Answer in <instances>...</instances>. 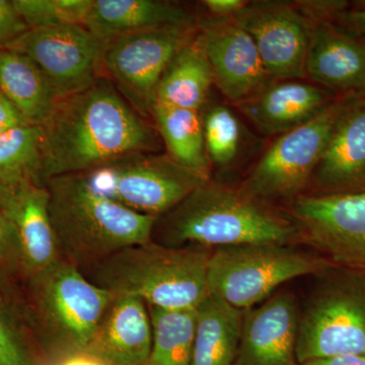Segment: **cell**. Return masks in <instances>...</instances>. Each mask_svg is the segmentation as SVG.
<instances>
[{
    "label": "cell",
    "instance_id": "4",
    "mask_svg": "<svg viewBox=\"0 0 365 365\" xmlns=\"http://www.w3.org/2000/svg\"><path fill=\"white\" fill-rule=\"evenodd\" d=\"M49 213L62 258L81 269L120 250L151 242L157 217L102 195L83 175L46 182Z\"/></svg>",
    "mask_w": 365,
    "mask_h": 365
},
{
    "label": "cell",
    "instance_id": "21",
    "mask_svg": "<svg viewBox=\"0 0 365 365\" xmlns=\"http://www.w3.org/2000/svg\"><path fill=\"white\" fill-rule=\"evenodd\" d=\"M194 16L178 4L158 0H93L85 26L108 43L128 34L194 26Z\"/></svg>",
    "mask_w": 365,
    "mask_h": 365
},
{
    "label": "cell",
    "instance_id": "5",
    "mask_svg": "<svg viewBox=\"0 0 365 365\" xmlns=\"http://www.w3.org/2000/svg\"><path fill=\"white\" fill-rule=\"evenodd\" d=\"M113 297L64 259L26 278L21 307L45 362L86 351Z\"/></svg>",
    "mask_w": 365,
    "mask_h": 365
},
{
    "label": "cell",
    "instance_id": "25",
    "mask_svg": "<svg viewBox=\"0 0 365 365\" xmlns=\"http://www.w3.org/2000/svg\"><path fill=\"white\" fill-rule=\"evenodd\" d=\"M150 113L167 155L185 169L210 178L211 163L204 143L201 112L153 104Z\"/></svg>",
    "mask_w": 365,
    "mask_h": 365
},
{
    "label": "cell",
    "instance_id": "15",
    "mask_svg": "<svg viewBox=\"0 0 365 365\" xmlns=\"http://www.w3.org/2000/svg\"><path fill=\"white\" fill-rule=\"evenodd\" d=\"M299 317L295 297L284 292L245 311L234 365H299L295 351Z\"/></svg>",
    "mask_w": 365,
    "mask_h": 365
},
{
    "label": "cell",
    "instance_id": "9",
    "mask_svg": "<svg viewBox=\"0 0 365 365\" xmlns=\"http://www.w3.org/2000/svg\"><path fill=\"white\" fill-rule=\"evenodd\" d=\"M346 97L335 98L307 123L280 134L255 165L242 189L266 203L299 197L312 181Z\"/></svg>",
    "mask_w": 365,
    "mask_h": 365
},
{
    "label": "cell",
    "instance_id": "33",
    "mask_svg": "<svg viewBox=\"0 0 365 365\" xmlns=\"http://www.w3.org/2000/svg\"><path fill=\"white\" fill-rule=\"evenodd\" d=\"M297 9L313 24L334 23L341 13L349 6L342 0H322V1L294 2Z\"/></svg>",
    "mask_w": 365,
    "mask_h": 365
},
{
    "label": "cell",
    "instance_id": "10",
    "mask_svg": "<svg viewBox=\"0 0 365 365\" xmlns=\"http://www.w3.org/2000/svg\"><path fill=\"white\" fill-rule=\"evenodd\" d=\"M292 218L304 240L336 267L365 273V192L299 195Z\"/></svg>",
    "mask_w": 365,
    "mask_h": 365
},
{
    "label": "cell",
    "instance_id": "29",
    "mask_svg": "<svg viewBox=\"0 0 365 365\" xmlns=\"http://www.w3.org/2000/svg\"><path fill=\"white\" fill-rule=\"evenodd\" d=\"M204 143L209 162L227 168L237 160L241 150L242 130L239 118L227 106L213 105L202 115Z\"/></svg>",
    "mask_w": 365,
    "mask_h": 365
},
{
    "label": "cell",
    "instance_id": "40",
    "mask_svg": "<svg viewBox=\"0 0 365 365\" xmlns=\"http://www.w3.org/2000/svg\"><path fill=\"white\" fill-rule=\"evenodd\" d=\"M364 192H365V188H364Z\"/></svg>",
    "mask_w": 365,
    "mask_h": 365
},
{
    "label": "cell",
    "instance_id": "8",
    "mask_svg": "<svg viewBox=\"0 0 365 365\" xmlns=\"http://www.w3.org/2000/svg\"><path fill=\"white\" fill-rule=\"evenodd\" d=\"M81 175L102 195L157 218L210 179L185 169L168 155L148 153L126 155Z\"/></svg>",
    "mask_w": 365,
    "mask_h": 365
},
{
    "label": "cell",
    "instance_id": "17",
    "mask_svg": "<svg viewBox=\"0 0 365 365\" xmlns=\"http://www.w3.org/2000/svg\"><path fill=\"white\" fill-rule=\"evenodd\" d=\"M0 208L16 230L25 279L63 259L50 218L49 193L46 186L25 182L7 188L0 200Z\"/></svg>",
    "mask_w": 365,
    "mask_h": 365
},
{
    "label": "cell",
    "instance_id": "22",
    "mask_svg": "<svg viewBox=\"0 0 365 365\" xmlns=\"http://www.w3.org/2000/svg\"><path fill=\"white\" fill-rule=\"evenodd\" d=\"M0 91L29 124L38 126L47 122L59 101L39 66L16 50H0Z\"/></svg>",
    "mask_w": 365,
    "mask_h": 365
},
{
    "label": "cell",
    "instance_id": "34",
    "mask_svg": "<svg viewBox=\"0 0 365 365\" xmlns=\"http://www.w3.org/2000/svg\"><path fill=\"white\" fill-rule=\"evenodd\" d=\"M334 24L365 43V9H347L337 16Z\"/></svg>",
    "mask_w": 365,
    "mask_h": 365
},
{
    "label": "cell",
    "instance_id": "19",
    "mask_svg": "<svg viewBox=\"0 0 365 365\" xmlns=\"http://www.w3.org/2000/svg\"><path fill=\"white\" fill-rule=\"evenodd\" d=\"M153 343L143 300L114 295L86 351L108 365H148Z\"/></svg>",
    "mask_w": 365,
    "mask_h": 365
},
{
    "label": "cell",
    "instance_id": "12",
    "mask_svg": "<svg viewBox=\"0 0 365 365\" xmlns=\"http://www.w3.org/2000/svg\"><path fill=\"white\" fill-rule=\"evenodd\" d=\"M105 46L86 26H60L29 30L7 49L30 57L61 100L97 83Z\"/></svg>",
    "mask_w": 365,
    "mask_h": 365
},
{
    "label": "cell",
    "instance_id": "36",
    "mask_svg": "<svg viewBox=\"0 0 365 365\" xmlns=\"http://www.w3.org/2000/svg\"><path fill=\"white\" fill-rule=\"evenodd\" d=\"M248 1L245 0H205L203 6L215 19H230L241 11Z\"/></svg>",
    "mask_w": 365,
    "mask_h": 365
},
{
    "label": "cell",
    "instance_id": "1",
    "mask_svg": "<svg viewBox=\"0 0 365 365\" xmlns=\"http://www.w3.org/2000/svg\"><path fill=\"white\" fill-rule=\"evenodd\" d=\"M43 184L85 174L133 153H155L157 133L112 83L61 98L42 126Z\"/></svg>",
    "mask_w": 365,
    "mask_h": 365
},
{
    "label": "cell",
    "instance_id": "3",
    "mask_svg": "<svg viewBox=\"0 0 365 365\" xmlns=\"http://www.w3.org/2000/svg\"><path fill=\"white\" fill-rule=\"evenodd\" d=\"M212 250L134 245L79 269L113 295L143 300L162 309H197L209 297L207 271Z\"/></svg>",
    "mask_w": 365,
    "mask_h": 365
},
{
    "label": "cell",
    "instance_id": "30",
    "mask_svg": "<svg viewBox=\"0 0 365 365\" xmlns=\"http://www.w3.org/2000/svg\"><path fill=\"white\" fill-rule=\"evenodd\" d=\"M30 30L60 26H83L93 0H13Z\"/></svg>",
    "mask_w": 365,
    "mask_h": 365
},
{
    "label": "cell",
    "instance_id": "27",
    "mask_svg": "<svg viewBox=\"0 0 365 365\" xmlns=\"http://www.w3.org/2000/svg\"><path fill=\"white\" fill-rule=\"evenodd\" d=\"M42 126L25 124L0 134V184L7 188L25 182L43 185Z\"/></svg>",
    "mask_w": 365,
    "mask_h": 365
},
{
    "label": "cell",
    "instance_id": "6",
    "mask_svg": "<svg viewBox=\"0 0 365 365\" xmlns=\"http://www.w3.org/2000/svg\"><path fill=\"white\" fill-rule=\"evenodd\" d=\"M336 268L324 257L292 245L251 244L212 250L208 262L209 295L247 311L265 302L287 281Z\"/></svg>",
    "mask_w": 365,
    "mask_h": 365
},
{
    "label": "cell",
    "instance_id": "13",
    "mask_svg": "<svg viewBox=\"0 0 365 365\" xmlns=\"http://www.w3.org/2000/svg\"><path fill=\"white\" fill-rule=\"evenodd\" d=\"M232 20L249 33L270 78H306L311 23L294 2L248 1Z\"/></svg>",
    "mask_w": 365,
    "mask_h": 365
},
{
    "label": "cell",
    "instance_id": "28",
    "mask_svg": "<svg viewBox=\"0 0 365 365\" xmlns=\"http://www.w3.org/2000/svg\"><path fill=\"white\" fill-rule=\"evenodd\" d=\"M0 365H46L20 302L0 289Z\"/></svg>",
    "mask_w": 365,
    "mask_h": 365
},
{
    "label": "cell",
    "instance_id": "2",
    "mask_svg": "<svg viewBox=\"0 0 365 365\" xmlns=\"http://www.w3.org/2000/svg\"><path fill=\"white\" fill-rule=\"evenodd\" d=\"M300 239L294 218L244 190L204 182L155 220L151 241L163 246L222 248L251 244L292 245Z\"/></svg>",
    "mask_w": 365,
    "mask_h": 365
},
{
    "label": "cell",
    "instance_id": "26",
    "mask_svg": "<svg viewBox=\"0 0 365 365\" xmlns=\"http://www.w3.org/2000/svg\"><path fill=\"white\" fill-rule=\"evenodd\" d=\"M148 307L153 330L148 365H191L197 309Z\"/></svg>",
    "mask_w": 365,
    "mask_h": 365
},
{
    "label": "cell",
    "instance_id": "24",
    "mask_svg": "<svg viewBox=\"0 0 365 365\" xmlns=\"http://www.w3.org/2000/svg\"><path fill=\"white\" fill-rule=\"evenodd\" d=\"M245 311L209 295L197 307L191 365H234Z\"/></svg>",
    "mask_w": 365,
    "mask_h": 365
},
{
    "label": "cell",
    "instance_id": "16",
    "mask_svg": "<svg viewBox=\"0 0 365 365\" xmlns=\"http://www.w3.org/2000/svg\"><path fill=\"white\" fill-rule=\"evenodd\" d=\"M312 181L319 194L364 192L365 93L346 97Z\"/></svg>",
    "mask_w": 365,
    "mask_h": 365
},
{
    "label": "cell",
    "instance_id": "23",
    "mask_svg": "<svg viewBox=\"0 0 365 365\" xmlns=\"http://www.w3.org/2000/svg\"><path fill=\"white\" fill-rule=\"evenodd\" d=\"M213 85L210 66L196 35L177 53L163 72L153 105L201 112Z\"/></svg>",
    "mask_w": 365,
    "mask_h": 365
},
{
    "label": "cell",
    "instance_id": "20",
    "mask_svg": "<svg viewBox=\"0 0 365 365\" xmlns=\"http://www.w3.org/2000/svg\"><path fill=\"white\" fill-rule=\"evenodd\" d=\"M334 100L328 91L314 83L273 79L237 106L262 133L273 135L307 123Z\"/></svg>",
    "mask_w": 365,
    "mask_h": 365
},
{
    "label": "cell",
    "instance_id": "32",
    "mask_svg": "<svg viewBox=\"0 0 365 365\" xmlns=\"http://www.w3.org/2000/svg\"><path fill=\"white\" fill-rule=\"evenodd\" d=\"M29 30L13 1L0 0V50L7 49Z\"/></svg>",
    "mask_w": 365,
    "mask_h": 365
},
{
    "label": "cell",
    "instance_id": "31",
    "mask_svg": "<svg viewBox=\"0 0 365 365\" xmlns=\"http://www.w3.org/2000/svg\"><path fill=\"white\" fill-rule=\"evenodd\" d=\"M25 280L20 244L13 223L0 208V289L18 299Z\"/></svg>",
    "mask_w": 365,
    "mask_h": 365
},
{
    "label": "cell",
    "instance_id": "35",
    "mask_svg": "<svg viewBox=\"0 0 365 365\" xmlns=\"http://www.w3.org/2000/svg\"><path fill=\"white\" fill-rule=\"evenodd\" d=\"M25 124L29 123L21 112L0 91V134Z\"/></svg>",
    "mask_w": 365,
    "mask_h": 365
},
{
    "label": "cell",
    "instance_id": "11",
    "mask_svg": "<svg viewBox=\"0 0 365 365\" xmlns=\"http://www.w3.org/2000/svg\"><path fill=\"white\" fill-rule=\"evenodd\" d=\"M195 26L155 29L106 43L102 66L138 113H150L155 88L178 52L194 39Z\"/></svg>",
    "mask_w": 365,
    "mask_h": 365
},
{
    "label": "cell",
    "instance_id": "18",
    "mask_svg": "<svg viewBox=\"0 0 365 365\" xmlns=\"http://www.w3.org/2000/svg\"><path fill=\"white\" fill-rule=\"evenodd\" d=\"M306 78L343 96L365 93V43L334 23L313 24Z\"/></svg>",
    "mask_w": 365,
    "mask_h": 365
},
{
    "label": "cell",
    "instance_id": "39",
    "mask_svg": "<svg viewBox=\"0 0 365 365\" xmlns=\"http://www.w3.org/2000/svg\"><path fill=\"white\" fill-rule=\"evenodd\" d=\"M7 190V187H4V185L0 184V200H1L2 197L4 196Z\"/></svg>",
    "mask_w": 365,
    "mask_h": 365
},
{
    "label": "cell",
    "instance_id": "37",
    "mask_svg": "<svg viewBox=\"0 0 365 365\" xmlns=\"http://www.w3.org/2000/svg\"><path fill=\"white\" fill-rule=\"evenodd\" d=\"M46 365H108L86 351L69 353L46 362Z\"/></svg>",
    "mask_w": 365,
    "mask_h": 365
},
{
    "label": "cell",
    "instance_id": "7",
    "mask_svg": "<svg viewBox=\"0 0 365 365\" xmlns=\"http://www.w3.org/2000/svg\"><path fill=\"white\" fill-rule=\"evenodd\" d=\"M299 313V364L309 360L365 356V273L333 268Z\"/></svg>",
    "mask_w": 365,
    "mask_h": 365
},
{
    "label": "cell",
    "instance_id": "38",
    "mask_svg": "<svg viewBox=\"0 0 365 365\" xmlns=\"http://www.w3.org/2000/svg\"><path fill=\"white\" fill-rule=\"evenodd\" d=\"M300 365H365L364 355H344V356L328 357L314 359Z\"/></svg>",
    "mask_w": 365,
    "mask_h": 365
},
{
    "label": "cell",
    "instance_id": "14",
    "mask_svg": "<svg viewBox=\"0 0 365 365\" xmlns=\"http://www.w3.org/2000/svg\"><path fill=\"white\" fill-rule=\"evenodd\" d=\"M215 85L235 104L253 97L271 81L247 31L232 19L206 21L197 34Z\"/></svg>",
    "mask_w": 365,
    "mask_h": 365
}]
</instances>
